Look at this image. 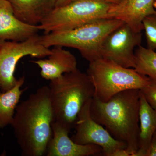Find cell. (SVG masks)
Listing matches in <instances>:
<instances>
[{
    "label": "cell",
    "mask_w": 156,
    "mask_h": 156,
    "mask_svg": "<svg viewBox=\"0 0 156 156\" xmlns=\"http://www.w3.org/2000/svg\"><path fill=\"white\" fill-rule=\"evenodd\" d=\"M144 30H145L147 48L156 50V14L147 16L143 20Z\"/></svg>",
    "instance_id": "ac0fdd59"
},
{
    "label": "cell",
    "mask_w": 156,
    "mask_h": 156,
    "mask_svg": "<svg viewBox=\"0 0 156 156\" xmlns=\"http://www.w3.org/2000/svg\"><path fill=\"white\" fill-rule=\"evenodd\" d=\"M91 100L84 105L78 115L74 127L76 132L70 138L78 144L99 146L102 149L103 156H111L117 150L126 148V143L115 139L103 126L92 119L90 111Z\"/></svg>",
    "instance_id": "ba28073f"
},
{
    "label": "cell",
    "mask_w": 156,
    "mask_h": 156,
    "mask_svg": "<svg viewBox=\"0 0 156 156\" xmlns=\"http://www.w3.org/2000/svg\"><path fill=\"white\" fill-rule=\"evenodd\" d=\"M14 15L26 24L38 25L57 7L58 0H8Z\"/></svg>",
    "instance_id": "5bb4252c"
},
{
    "label": "cell",
    "mask_w": 156,
    "mask_h": 156,
    "mask_svg": "<svg viewBox=\"0 0 156 156\" xmlns=\"http://www.w3.org/2000/svg\"><path fill=\"white\" fill-rule=\"evenodd\" d=\"M141 32H136L124 23L109 34L103 41L101 54L123 67L134 68V49L142 43Z\"/></svg>",
    "instance_id": "9c48e42d"
},
{
    "label": "cell",
    "mask_w": 156,
    "mask_h": 156,
    "mask_svg": "<svg viewBox=\"0 0 156 156\" xmlns=\"http://www.w3.org/2000/svg\"><path fill=\"white\" fill-rule=\"evenodd\" d=\"M54 121L48 86L40 87L18 104L11 125L23 156L46 154Z\"/></svg>",
    "instance_id": "6da1fadb"
},
{
    "label": "cell",
    "mask_w": 156,
    "mask_h": 156,
    "mask_svg": "<svg viewBox=\"0 0 156 156\" xmlns=\"http://www.w3.org/2000/svg\"><path fill=\"white\" fill-rule=\"evenodd\" d=\"M101 1L111 5H115L119 3L122 0H101Z\"/></svg>",
    "instance_id": "603a6c76"
},
{
    "label": "cell",
    "mask_w": 156,
    "mask_h": 156,
    "mask_svg": "<svg viewBox=\"0 0 156 156\" xmlns=\"http://www.w3.org/2000/svg\"><path fill=\"white\" fill-rule=\"evenodd\" d=\"M40 30L39 25H29L18 19L8 0H0V40L22 41Z\"/></svg>",
    "instance_id": "7c38bea8"
},
{
    "label": "cell",
    "mask_w": 156,
    "mask_h": 156,
    "mask_svg": "<svg viewBox=\"0 0 156 156\" xmlns=\"http://www.w3.org/2000/svg\"><path fill=\"white\" fill-rule=\"evenodd\" d=\"M111 156H131L126 148L117 150L112 154Z\"/></svg>",
    "instance_id": "44dd1931"
},
{
    "label": "cell",
    "mask_w": 156,
    "mask_h": 156,
    "mask_svg": "<svg viewBox=\"0 0 156 156\" xmlns=\"http://www.w3.org/2000/svg\"><path fill=\"white\" fill-rule=\"evenodd\" d=\"M51 53L50 49L41 44L37 34L22 41H5L0 48V90L6 92L17 83L18 80L14 76V72L23 57L42 58Z\"/></svg>",
    "instance_id": "52a82bcc"
},
{
    "label": "cell",
    "mask_w": 156,
    "mask_h": 156,
    "mask_svg": "<svg viewBox=\"0 0 156 156\" xmlns=\"http://www.w3.org/2000/svg\"><path fill=\"white\" fill-rule=\"evenodd\" d=\"M111 5L101 0H72L56 7L39 26L44 34L71 30L104 18Z\"/></svg>",
    "instance_id": "8992f818"
},
{
    "label": "cell",
    "mask_w": 156,
    "mask_h": 156,
    "mask_svg": "<svg viewBox=\"0 0 156 156\" xmlns=\"http://www.w3.org/2000/svg\"><path fill=\"white\" fill-rule=\"evenodd\" d=\"M87 73L94 87V96L103 102L125 90H140L150 81L134 68L102 57L89 62Z\"/></svg>",
    "instance_id": "5b68a950"
},
{
    "label": "cell",
    "mask_w": 156,
    "mask_h": 156,
    "mask_svg": "<svg viewBox=\"0 0 156 156\" xmlns=\"http://www.w3.org/2000/svg\"><path fill=\"white\" fill-rule=\"evenodd\" d=\"M5 41H2V40H0V48H1V46L2 45L3 43L5 42Z\"/></svg>",
    "instance_id": "cb8c5ba5"
},
{
    "label": "cell",
    "mask_w": 156,
    "mask_h": 156,
    "mask_svg": "<svg viewBox=\"0 0 156 156\" xmlns=\"http://www.w3.org/2000/svg\"><path fill=\"white\" fill-rule=\"evenodd\" d=\"M147 156H156V131L154 133L151 140L148 150Z\"/></svg>",
    "instance_id": "ffe728a7"
},
{
    "label": "cell",
    "mask_w": 156,
    "mask_h": 156,
    "mask_svg": "<svg viewBox=\"0 0 156 156\" xmlns=\"http://www.w3.org/2000/svg\"><path fill=\"white\" fill-rule=\"evenodd\" d=\"M72 0H58V3H57V7H61V6H64L66 5L68 3L71 2Z\"/></svg>",
    "instance_id": "7402d4cb"
},
{
    "label": "cell",
    "mask_w": 156,
    "mask_h": 156,
    "mask_svg": "<svg viewBox=\"0 0 156 156\" xmlns=\"http://www.w3.org/2000/svg\"><path fill=\"white\" fill-rule=\"evenodd\" d=\"M139 122L138 150L135 156H147L151 140L156 131V111L150 105L140 91Z\"/></svg>",
    "instance_id": "9a60e30c"
},
{
    "label": "cell",
    "mask_w": 156,
    "mask_h": 156,
    "mask_svg": "<svg viewBox=\"0 0 156 156\" xmlns=\"http://www.w3.org/2000/svg\"><path fill=\"white\" fill-rule=\"evenodd\" d=\"M135 66L134 69L141 74L156 82V52L142 47H138L135 50Z\"/></svg>",
    "instance_id": "e0dca14e"
},
{
    "label": "cell",
    "mask_w": 156,
    "mask_h": 156,
    "mask_svg": "<svg viewBox=\"0 0 156 156\" xmlns=\"http://www.w3.org/2000/svg\"><path fill=\"white\" fill-rule=\"evenodd\" d=\"M23 76L17 80L12 89L0 92V129L11 125L17 105L24 90L21 87L25 83Z\"/></svg>",
    "instance_id": "2e32d148"
},
{
    "label": "cell",
    "mask_w": 156,
    "mask_h": 156,
    "mask_svg": "<svg viewBox=\"0 0 156 156\" xmlns=\"http://www.w3.org/2000/svg\"><path fill=\"white\" fill-rule=\"evenodd\" d=\"M125 23L119 20L101 18L64 31L40 36V43L47 48L60 46L75 48L89 62L101 58V50L108 35Z\"/></svg>",
    "instance_id": "277c9868"
},
{
    "label": "cell",
    "mask_w": 156,
    "mask_h": 156,
    "mask_svg": "<svg viewBox=\"0 0 156 156\" xmlns=\"http://www.w3.org/2000/svg\"><path fill=\"white\" fill-rule=\"evenodd\" d=\"M154 7L155 9H156V4L154 5Z\"/></svg>",
    "instance_id": "484cf974"
},
{
    "label": "cell",
    "mask_w": 156,
    "mask_h": 156,
    "mask_svg": "<svg viewBox=\"0 0 156 156\" xmlns=\"http://www.w3.org/2000/svg\"><path fill=\"white\" fill-rule=\"evenodd\" d=\"M156 4V0H154V5H155Z\"/></svg>",
    "instance_id": "d4e9b609"
},
{
    "label": "cell",
    "mask_w": 156,
    "mask_h": 156,
    "mask_svg": "<svg viewBox=\"0 0 156 156\" xmlns=\"http://www.w3.org/2000/svg\"><path fill=\"white\" fill-rule=\"evenodd\" d=\"M50 81L54 121L70 131L83 107L94 96V87L87 74L78 69Z\"/></svg>",
    "instance_id": "3957f363"
},
{
    "label": "cell",
    "mask_w": 156,
    "mask_h": 156,
    "mask_svg": "<svg viewBox=\"0 0 156 156\" xmlns=\"http://www.w3.org/2000/svg\"><path fill=\"white\" fill-rule=\"evenodd\" d=\"M140 91L150 105L156 111V82L150 79L149 83Z\"/></svg>",
    "instance_id": "d6986e66"
},
{
    "label": "cell",
    "mask_w": 156,
    "mask_h": 156,
    "mask_svg": "<svg viewBox=\"0 0 156 156\" xmlns=\"http://www.w3.org/2000/svg\"><path fill=\"white\" fill-rule=\"evenodd\" d=\"M51 50L48 58L31 61L41 68L42 78L52 80L77 69L76 58L70 51L60 46H54Z\"/></svg>",
    "instance_id": "4fadbf2b"
},
{
    "label": "cell",
    "mask_w": 156,
    "mask_h": 156,
    "mask_svg": "<svg viewBox=\"0 0 156 156\" xmlns=\"http://www.w3.org/2000/svg\"><path fill=\"white\" fill-rule=\"evenodd\" d=\"M140 90L129 89L103 102L93 96L90 111L93 120L104 126L114 138L127 144L131 156L138 150Z\"/></svg>",
    "instance_id": "7a4b0ae2"
},
{
    "label": "cell",
    "mask_w": 156,
    "mask_h": 156,
    "mask_svg": "<svg viewBox=\"0 0 156 156\" xmlns=\"http://www.w3.org/2000/svg\"><path fill=\"white\" fill-rule=\"evenodd\" d=\"M53 135L48 144L47 156H89L102 154V149L95 144L82 145L74 142L67 128L56 122L52 124Z\"/></svg>",
    "instance_id": "8fae6325"
},
{
    "label": "cell",
    "mask_w": 156,
    "mask_h": 156,
    "mask_svg": "<svg viewBox=\"0 0 156 156\" xmlns=\"http://www.w3.org/2000/svg\"><path fill=\"white\" fill-rule=\"evenodd\" d=\"M154 0H122L111 5L104 18L119 20L136 32L144 30L143 20L147 16L156 14Z\"/></svg>",
    "instance_id": "30bf717a"
}]
</instances>
